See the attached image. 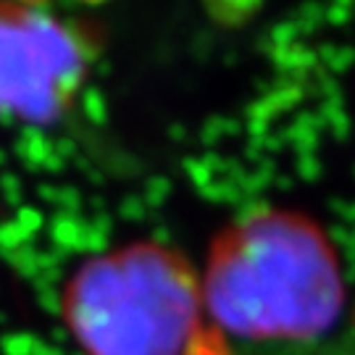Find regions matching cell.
I'll return each mask as SVG.
<instances>
[{"mask_svg": "<svg viewBox=\"0 0 355 355\" xmlns=\"http://www.w3.org/2000/svg\"><path fill=\"white\" fill-rule=\"evenodd\" d=\"M205 311L242 337H300L327 327L340 305L337 268L324 237L303 218L263 214L216 242Z\"/></svg>", "mask_w": 355, "mask_h": 355, "instance_id": "1", "label": "cell"}, {"mask_svg": "<svg viewBox=\"0 0 355 355\" xmlns=\"http://www.w3.org/2000/svg\"><path fill=\"white\" fill-rule=\"evenodd\" d=\"M203 311L187 261L155 245L89 261L66 292L69 327L87 355H184Z\"/></svg>", "mask_w": 355, "mask_h": 355, "instance_id": "2", "label": "cell"}, {"mask_svg": "<svg viewBox=\"0 0 355 355\" xmlns=\"http://www.w3.org/2000/svg\"><path fill=\"white\" fill-rule=\"evenodd\" d=\"M74 26L37 8H0V116L48 121L71 105L87 74Z\"/></svg>", "mask_w": 355, "mask_h": 355, "instance_id": "3", "label": "cell"}]
</instances>
